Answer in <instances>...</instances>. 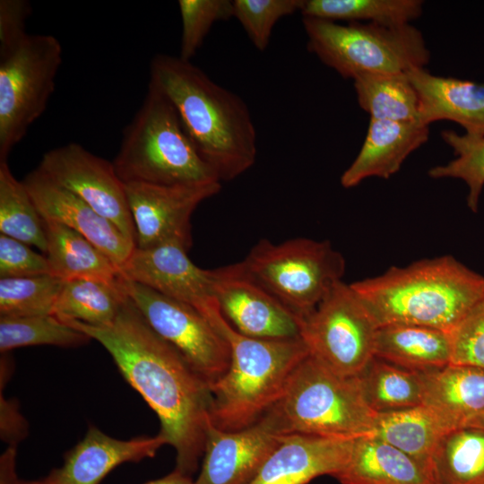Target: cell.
Returning a JSON list of instances; mask_svg holds the SVG:
<instances>
[{
	"mask_svg": "<svg viewBox=\"0 0 484 484\" xmlns=\"http://www.w3.org/2000/svg\"><path fill=\"white\" fill-rule=\"evenodd\" d=\"M65 323L107 350L124 378L158 416L159 434L176 451L175 470L192 476L204 451L210 385L151 329L128 296L108 325Z\"/></svg>",
	"mask_w": 484,
	"mask_h": 484,
	"instance_id": "obj_1",
	"label": "cell"
},
{
	"mask_svg": "<svg viewBox=\"0 0 484 484\" xmlns=\"http://www.w3.org/2000/svg\"><path fill=\"white\" fill-rule=\"evenodd\" d=\"M150 75L173 104L197 152L220 182L238 177L255 164V127L239 96L179 56L155 55Z\"/></svg>",
	"mask_w": 484,
	"mask_h": 484,
	"instance_id": "obj_2",
	"label": "cell"
},
{
	"mask_svg": "<svg viewBox=\"0 0 484 484\" xmlns=\"http://www.w3.org/2000/svg\"><path fill=\"white\" fill-rule=\"evenodd\" d=\"M377 325L452 333L484 294V277L452 255L422 259L350 283Z\"/></svg>",
	"mask_w": 484,
	"mask_h": 484,
	"instance_id": "obj_3",
	"label": "cell"
},
{
	"mask_svg": "<svg viewBox=\"0 0 484 484\" xmlns=\"http://www.w3.org/2000/svg\"><path fill=\"white\" fill-rule=\"evenodd\" d=\"M229 344V367L211 387L210 418L235 431L256 423L280 397L296 367L309 354L301 338L266 340L236 331L220 309L207 318Z\"/></svg>",
	"mask_w": 484,
	"mask_h": 484,
	"instance_id": "obj_4",
	"label": "cell"
},
{
	"mask_svg": "<svg viewBox=\"0 0 484 484\" xmlns=\"http://www.w3.org/2000/svg\"><path fill=\"white\" fill-rule=\"evenodd\" d=\"M376 416L356 376H341L308 354L258 421L279 436L356 438L371 433Z\"/></svg>",
	"mask_w": 484,
	"mask_h": 484,
	"instance_id": "obj_5",
	"label": "cell"
},
{
	"mask_svg": "<svg viewBox=\"0 0 484 484\" xmlns=\"http://www.w3.org/2000/svg\"><path fill=\"white\" fill-rule=\"evenodd\" d=\"M112 162L124 184L220 182L197 152L171 101L151 81L140 108L123 132Z\"/></svg>",
	"mask_w": 484,
	"mask_h": 484,
	"instance_id": "obj_6",
	"label": "cell"
},
{
	"mask_svg": "<svg viewBox=\"0 0 484 484\" xmlns=\"http://www.w3.org/2000/svg\"><path fill=\"white\" fill-rule=\"evenodd\" d=\"M307 48L343 78L367 73H405L424 68L430 52L420 30L410 24H340L303 17Z\"/></svg>",
	"mask_w": 484,
	"mask_h": 484,
	"instance_id": "obj_7",
	"label": "cell"
},
{
	"mask_svg": "<svg viewBox=\"0 0 484 484\" xmlns=\"http://www.w3.org/2000/svg\"><path fill=\"white\" fill-rule=\"evenodd\" d=\"M247 272L298 319L342 281L346 263L328 240L258 241L242 261Z\"/></svg>",
	"mask_w": 484,
	"mask_h": 484,
	"instance_id": "obj_8",
	"label": "cell"
},
{
	"mask_svg": "<svg viewBox=\"0 0 484 484\" xmlns=\"http://www.w3.org/2000/svg\"><path fill=\"white\" fill-rule=\"evenodd\" d=\"M63 48L52 35H30L0 59V162L44 113L55 91Z\"/></svg>",
	"mask_w": 484,
	"mask_h": 484,
	"instance_id": "obj_9",
	"label": "cell"
},
{
	"mask_svg": "<svg viewBox=\"0 0 484 484\" xmlns=\"http://www.w3.org/2000/svg\"><path fill=\"white\" fill-rule=\"evenodd\" d=\"M298 322L309 355L341 376H356L374 357L378 325L350 284L337 283Z\"/></svg>",
	"mask_w": 484,
	"mask_h": 484,
	"instance_id": "obj_10",
	"label": "cell"
},
{
	"mask_svg": "<svg viewBox=\"0 0 484 484\" xmlns=\"http://www.w3.org/2000/svg\"><path fill=\"white\" fill-rule=\"evenodd\" d=\"M124 290L151 329L174 347L210 387L227 372L229 344L193 307L121 275Z\"/></svg>",
	"mask_w": 484,
	"mask_h": 484,
	"instance_id": "obj_11",
	"label": "cell"
},
{
	"mask_svg": "<svg viewBox=\"0 0 484 484\" xmlns=\"http://www.w3.org/2000/svg\"><path fill=\"white\" fill-rule=\"evenodd\" d=\"M38 169L114 223L135 243V229L125 184L112 161L70 143L46 152Z\"/></svg>",
	"mask_w": 484,
	"mask_h": 484,
	"instance_id": "obj_12",
	"label": "cell"
},
{
	"mask_svg": "<svg viewBox=\"0 0 484 484\" xmlns=\"http://www.w3.org/2000/svg\"><path fill=\"white\" fill-rule=\"evenodd\" d=\"M135 229V244L148 249L176 244L192 246L191 217L204 200L217 194L220 182L194 186L125 184Z\"/></svg>",
	"mask_w": 484,
	"mask_h": 484,
	"instance_id": "obj_13",
	"label": "cell"
},
{
	"mask_svg": "<svg viewBox=\"0 0 484 484\" xmlns=\"http://www.w3.org/2000/svg\"><path fill=\"white\" fill-rule=\"evenodd\" d=\"M213 295L224 318L252 338H300L298 318L246 269L242 262L211 269Z\"/></svg>",
	"mask_w": 484,
	"mask_h": 484,
	"instance_id": "obj_14",
	"label": "cell"
},
{
	"mask_svg": "<svg viewBox=\"0 0 484 484\" xmlns=\"http://www.w3.org/2000/svg\"><path fill=\"white\" fill-rule=\"evenodd\" d=\"M187 252L176 244L148 249L135 247L119 267V272L129 281L193 307L206 317L219 308L210 270L195 265Z\"/></svg>",
	"mask_w": 484,
	"mask_h": 484,
	"instance_id": "obj_15",
	"label": "cell"
},
{
	"mask_svg": "<svg viewBox=\"0 0 484 484\" xmlns=\"http://www.w3.org/2000/svg\"><path fill=\"white\" fill-rule=\"evenodd\" d=\"M22 181L43 220L59 222L80 233L103 251L118 270L136 247L114 223L38 168Z\"/></svg>",
	"mask_w": 484,
	"mask_h": 484,
	"instance_id": "obj_16",
	"label": "cell"
},
{
	"mask_svg": "<svg viewBox=\"0 0 484 484\" xmlns=\"http://www.w3.org/2000/svg\"><path fill=\"white\" fill-rule=\"evenodd\" d=\"M282 436L262 422L227 431L208 421L201 471L194 484H247Z\"/></svg>",
	"mask_w": 484,
	"mask_h": 484,
	"instance_id": "obj_17",
	"label": "cell"
},
{
	"mask_svg": "<svg viewBox=\"0 0 484 484\" xmlns=\"http://www.w3.org/2000/svg\"><path fill=\"white\" fill-rule=\"evenodd\" d=\"M164 445L168 444L160 434L122 440L91 426L83 438L65 454L61 467L41 480H31V484H99L116 467L152 458Z\"/></svg>",
	"mask_w": 484,
	"mask_h": 484,
	"instance_id": "obj_18",
	"label": "cell"
},
{
	"mask_svg": "<svg viewBox=\"0 0 484 484\" xmlns=\"http://www.w3.org/2000/svg\"><path fill=\"white\" fill-rule=\"evenodd\" d=\"M353 439L282 436L247 484H307L322 475L334 477L346 463Z\"/></svg>",
	"mask_w": 484,
	"mask_h": 484,
	"instance_id": "obj_19",
	"label": "cell"
},
{
	"mask_svg": "<svg viewBox=\"0 0 484 484\" xmlns=\"http://www.w3.org/2000/svg\"><path fill=\"white\" fill-rule=\"evenodd\" d=\"M422 405L434 411L448 429L484 428V369L450 363L422 372Z\"/></svg>",
	"mask_w": 484,
	"mask_h": 484,
	"instance_id": "obj_20",
	"label": "cell"
},
{
	"mask_svg": "<svg viewBox=\"0 0 484 484\" xmlns=\"http://www.w3.org/2000/svg\"><path fill=\"white\" fill-rule=\"evenodd\" d=\"M406 73L419 95L422 124L449 120L468 135L484 136V82L434 75L425 68Z\"/></svg>",
	"mask_w": 484,
	"mask_h": 484,
	"instance_id": "obj_21",
	"label": "cell"
},
{
	"mask_svg": "<svg viewBox=\"0 0 484 484\" xmlns=\"http://www.w3.org/2000/svg\"><path fill=\"white\" fill-rule=\"evenodd\" d=\"M429 126L419 121L394 122L370 118L359 152L341 177L345 188L376 177L389 178L408 156L428 139Z\"/></svg>",
	"mask_w": 484,
	"mask_h": 484,
	"instance_id": "obj_22",
	"label": "cell"
},
{
	"mask_svg": "<svg viewBox=\"0 0 484 484\" xmlns=\"http://www.w3.org/2000/svg\"><path fill=\"white\" fill-rule=\"evenodd\" d=\"M341 484H433L428 465L371 435L353 439Z\"/></svg>",
	"mask_w": 484,
	"mask_h": 484,
	"instance_id": "obj_23",
	"label": "cell"
},
{
	"mask_svg": "<svg viewBox=\"0 0 484 484\" xmlns=\"http://www.w3.org/2000/svg\"><path fill=\"white\" fill-rule=\"evenodd\" d=\"M452 355L450 332L402 324L377 327L374 356L399 367L426 372L450 364Z\"/></svg>",
	"mask_w": 484,
	"mask_h": 484,
	"instance_id": "obj_24",
	"label": "cell"
},
{
	"mask_svg": "<svg viewBox=\"0 0 484 484\" xmlns=\"http://www.w3.org/2000/svg\"><path fill=\"white\" fill-rule=\"evenodd\" d=\"M50 274L64 281L94 280L116 282L118 267L93 243L73 229L44 220Z\"/></svg>",
	"mask_w": 484,
	"mask_h": 484,
	"instance_id": "obj_25",
	"label": "cell"
},
{
	"mask_svg": "<svg viewBox=\"0 0 484 484\" xmlns=\"http://www.w3.org/2000/svg\"><path fill=\"white\" fill-rule=\"evenodd\" d=\"M428 468L433 484H484V428L445 432L435 446Z\"/></svg>",
	"mask_w": 484,
	"mask_h": 484,
	"instance_id": "obj_26",
	"label": "cell"
},
{
	"mask_svg": "<svg viewBox=\"0 0 484 484\" xmlns=\"http://www.w3.org/2000/svg\"><path fill=\"white\" fill-rule=\"evenodd\" d=\"M356 377L366 403L376 414L422 405V372L374 356Z\"/></svg>",
	"mask_w": 484,
	"mask_h": 484,
	"instance_id": "obj_27",
	"label": "cell"
},
{
	"mask_svg": "<svg viewBox=\"0 0 484 484\" xmlns=\"http://www.w3.org/2000/svg\"><path fill=\"white\" fill-rule=\"evenodd\" d=\"M448 428L424 405L376 414L369 435L428 465V461Z\"/></svg>",
	"mask_w": 484,
	"mask_h": 484,
	"instance_id": "obj_28",
	"label": "cell"
},
{
	"mask_svg": "<svg viewBox=\"0 0 484 484\" xmlns=\"http://www.w3.org/2000/svg\"><path fill=\"white\" fill-rule=\"evenodd\" d=\"M127 295L121 283L94 280L65 281L52 315L63 322L75 321L91 326L110 324Z\"/></svg>",
	"mask_w": 484,
	"mask_h": 484,
	"instance_id": "obj_29",
	"label": "cell"
},
{
	"mask_svg": "<svg viewBox=\"0 0 484 484\" xmlns=\"http://www.w3.org/2000/svg\"><path fill=\"white\" fill-rule=\"evenodd\" d=\"M359 105L370 118L419 121V95L405 73H367L353 79Z\"/></svg>",
	"mask_w": 484,
	"mask_h": 484,
	"instance_id": "obj_30",
	"label": "cell"
},
{
	"mask_svg": "<svg viewBox=\"0 0 484 484\" xmlns=\"http://www.w3.org/2000/svg\"><path fill=\"white\" fill-rule=\"evenodd\" d=\"M420 0H303V17L331 22L410 24L422 14Z\"/></svg>",
	"mask_w": 484,
	"mask_h": 484,
	"instance_id": "obj_31",
	"label": "cell"
},
{
	"mask_svg": "<svg viewBox=\"0 0 484 484\" xmlns=\"http://www.w3.org/2000/svg\"><path fill=\"white\" fill-rule=\"evenodd\" d=\"M0 233L36 246L46 254L44 220L22 181L14 177L7 161L0 162Z\"/></svg>",
	"mask_w": 484,
	"mask_h": 484,
	"instance_id": "obj_32",
	"label": "cell"
},
{
	"mask_svg": "<svg viewBox=\"0 0 484 484\" xmlns=\"http://www.w3.org/2000/svg\"><path fill=\"white\" fill-rule=\"evenodd\" d=\"M91 339L53 315L7 317L0 316V351L26 346L52 345L74 348Z\"/></svg>",
	"mask_w": 484,
	"mask_h": 484,
	"instance_id": "obj_33",
	"label": "cell"
},
{
	"mask_svg": "<svg viewBox=\"0 0 484 484\" xmlns=\"http://www.w3.org/2000/svg\"><path fill=\"white\" fill-rule=\"evenodd\" d=\"M63 284L51 274L0 278V316L52 315Z\"/></svg>",
	"mask_w": 484,
	"mask_h": 484,
	"instance_id": "obj_34",
	"label": "cell"
},
{
	"mask_svg": "<svg viewBox=\"0 0 484 484\" xmlns=\"http://www.w3.org/2000/svg\"><path fill=\"white\" fill-rule=\"evenodd\" d=\"M443 140L453 149L456 158L428 170L433 178H457L468 186L467 206L476 212L484 186V136L459 134L454 130L442 131Z\"/></svg>",
	"mask_w": 484,
	"mask_h": 484,
	"instance_id": "obj_35",
	"label": "cell"
},
{
	"mask_svg": "<svg viewBox=\"0 0 484 484\" xmlns=\"http://www.w3.org/2000/svg\"><path fill=\"white\" fill-rule=\"evenodd\" d=\"M182 22L179 57L190 61L203 45L212 25L233 17V1L179 0Z\"/></svg>",
	"mask_w": 484,
	"mask_h": 484,
	"instance_id": "obj_36",
	"label": "cell"
},
{
	"mask_svg": "<svg viewBox=\"0 0 484 484\" xmlns=\"http://www.w3.org/2000/svg\"><path fill=\"white\" fill-rule=\"evenodd\" d=\"M302 4L303 0H234L233 17L242 25L255 48L264 51L275 24L300 11Z\"/></svg>",
	"mask_w": 484,
	"mask_h": 484,
	"instance_id": "obj_37",
	"label": "cell"
},
{
	"mask_svg": "<svg viewBox=\"0 0 484 484\" xmlns=\"http://www.w3.org/2000/svg\"><path fill=\"white\" fill-rule=\"evenodd\" d=\"M451 333V363L484 369V294Z\"/></svg>",
	"mask_w": 484,
	"mask_h": 484,
	"instance_id": "obj_38",
	"label": "cell"
},
{
	"mask_svg": "<svg viewBox=\"0 0 484 484\" xmlns=\"http://www.w3.org/2000/svg\"><path fill=\"white\" fill-rule=\"evenodd\" d=\"M50 274L46 255L29 245L0 234V278H18Z\"/></svg>",
	"mask_w": 484,
	"mask_h": 484,
	"instance_id": "obj_39",
	"label": "cell"
},
{
	"mask_svg": "<svg viewBox=\"0 0 484 484\" xmlns=\"http://www.w3.org/2000/svg\"><path fill=\"white\" fill-rule=\"evenodd\" d=\"M31 12L27 0L0 1V59L10 56L30 36L26 21Z\"/></svg>",
	"mask_w": 484,
	"mask_h": 484,
	"instance_id": "obj_40",
	"label": "cell"
},
{
	"mask_svg": "<svg viewBox=\"0 0 484 484\" xmlns=\"http://www.w3.org/2000/svg\"><path fill=\"white\" fill-rule=\"evenodd\" d=\"M1 437L9 445L17 446L27 434V423L22 416L18 404L14 401L7 400L1 393Z\"/></svg>",
	"mask_w": 484,
	"mask_h": 484,
	"instance_id": "obj_41",
	"label": "cell"
},
{
	"mask_svg": "<svg viewBox=\"0 0 484 484\" xmlns=\"http://www.w3.org/2000/svg\"><path fill=\"white\" fill-rule=\"evenodd\" d=\"M17 446L9 445L0 458V484H31L21 480L15 470Z\"/></svg>",
	"mask_w": 484,
	"mask_h": 484,
	"instance_id": "obj_42",
	"label": "cell"
},
{
	"mask_svg": "<svg viewBox=\"0 0 484 484\" xmlns=\"http://www.w3.org/2000/svg\"><path fill=\"white\" fill-rule=\"evenodd\" d=\"M144 484H194V480H192L191 476L174 470L162 478L148 481Z\"/></svg>",
	"mask_w": 484,
	"mask_h": 484,
	"instance_id": "obj_43",
	"label": "cell"
}]
</instances>
